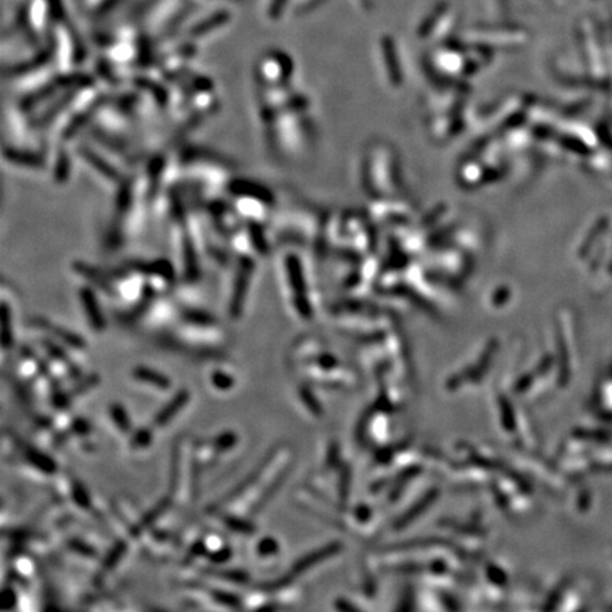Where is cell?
Here are the masks:
<instances>
[{
	"label": "cell",
	"instance_id": "6da1fadb",
	"mask_svg": "<svg viewBox=\"0 0 612 612\" xmlns=\"http://www.w3.org/2000/svg\"><path fill=\"white\" fill-rule=\"evenodd\" d=\"M253 253H233V277L229 299V313L233 319H240L248 295V289L256 271V258Z\"/></svg>",
	"mask_w": 612,
	"mask_h": 612
},
{
	"label": "cell",
	"instance_id": "7a4b0ae2",
	"mask_svg": "<svg viewBox=\"0 0 612 612\" xmlns=\"http://www.w3.org/2000/svg\"><path fill=\"white\" fill-rule=\"evenodd\" d=\"M76 155L81 157V162L90 167L97 177H100L107 186L116 188L126 177V170H124L115 160H111V155H105L98 150L94 145L83 143L76 149Z\"/></svg>",
	"mask_w": 612,
	"mask_h": 612
},
{
	"label": "cell",
	"instance_id": "3957f363",
	"mask_svg": "<svg viewBox=\"0 0 612 612\" xmlns=\"http://www.w3.org/2000/svg\"><path fill=\"white\" fill-rule=\"evenodd\" d=\"M95 291H97L95 288H92L90 284H87V285H84V287L80 288L78 298L81 301L83 311H84V315H85L90 326L95 332L101 333L107 328V320H105L104 312L101 311V306H100V302H98Z\"/></svg>",
	"mask_w": 612,
	"mask_h": 612
},
{
	"label": "cell",
	"instance_id": "277c9868",
	"mask_svg": "<svg viewBox=\"0 0 612 612\" xmlns=\"http://www.w3.org/2000/svg\"><path fill=\"white\" fill-rule=\"evenodd\" d=\"M5 159L13 164V166H19V167H28V169H33V170H39V169H44L47 164L46 157L35 149L30 148H20V146H6L4 150Z\"/></svg>",
	"mask_w": 612,
	"mask_h": 612
},
{
	"label": "cell",
	"instance_id": "5b68a950",
	"mask_svg": "<svg viewBox=\"0 0 612 612\" xmlns=\"http://www.w3.org/2000/svg\"><path fill=\"white\" fill-rule=\"evenodd\" d=\"M188 400H190V392H188V390L187 388H181V390H179L173 397H172V400L170 401H167L163 407H162V410L160 412H157L156 413V416H155V419H153V424L156 426V427H166L181 410L183 408L187 405V402H188Z\"/></svg>",
	"mask_w": 612,
	"mask_h": 612
},
{
	"label": "cell",
	"instance_id": "8992f818",
	"mask_svg": "<svg viewBox=\"0 0 612 612\" xmlns=\"http://www.w3.org/2000/svg\"><path fill=\"white\" fill-rule=\"evenodd\" d=\"M132 377L135 380H138L139 383L149 384L157 390L167 391L172 387V380L166 374H163V373H160L152 367H148V366H136L132 370Z\"/></svg>",
	"mask_w": 612,
	"mask_h": 612
},
{
	"label": "cell",
	"instance_id": "52a82bcc",
	"mask_svg": "<svg viewBox=\"0 0 612 612\" xmlns=\"http://www.w3.org/2000/svg\"><path fill=\"white\" fill-rule=\"evenodd\" d=\"M13 305L9 302V296L6 289L4 288V301H2V347L4 350H9L13 346Z\"/></svg>",
	"mask_w": 612,
	"mask_h": 612
},
{
	"label": "cell",
	"instance_id": "ba28073f",
	"mask_svg": "<svg viewBox=\"0 0 612 612\" xmlns=\"http://www.w3.org/2000/svg\"><path fill=\"white\" fill-rule=\"evenodd\" d=\"M180 318L186 325L194 328H212L217 325V320L212 313L197 308H183Z\"/></svg>",
	"mask_w": 612,
	"mask_h": 612
},
{
	"label": "cell",
	"instance_id": "9c48e42d",
	"mask_svg": "<svg viewBox=\"0 0 612 612\" xmlns=\"http://www.w3.org/2000/svg\"><path fill=\"white\" fill-rule=\"evenodd\" d=\"M23 457L25 460L37 471L43 472V474H54L57 471V465L54 462V460L49 455H46L44 452L39 451L37 448L33 447H26L23 451Z\"/></svg>",
	"mask_w": 612,
	"mask_h": 612
},
{
	"label": "cell",
	"instance_id": "30bf717a",
	"mask_svg": "<svg viewBox=\"0 0 612 612\" xmlns=\"http://www.w3.org/2000/svg\"><path fill=\"white\" fill-rule=\"evenodd\" d=\"M43 326L56 337V339H59V340H61L63 343H66V344H68L70 347H73V349H84L85 347V340L81 337V336H78L77 333H74V332H71V330H68V329H64V328H61V326H56V325H52V323H43Z\"/></svg>",
	"mask_w": 612,
	"mask_h": 612
},
{
	"label": "cell",
	"instance_id": "8fae6325",
	"mask_svg": "<svg viewBox=\"0 0 612 612\" xmlns=\"http://www.w3.org/2000/svg\"><path fill=\"white\" fill-rule=\"evenodd\" d=\"M285 478H287V469H284L280 475H277L275 478H274V481L264 489V492L260 495V498H258V500L254 503V506H253V513H258V512H261V509L274 498V495L278 492V489H280V486H281V484L285 481Z\"/></svg>",
	"mask_w": 612,
	"mask_h": 612
},
{
	"label": "cell",
	"instance_id": "7c38bea8",
	"mask_svg": "<svg viewBox=\"0 0 612 612\" xmlns=\"http://www.w3.org/2000/svg\"><path fill=\"white\" fill-rule=\"evenodd\" d=\"M109 417L122 434H128L131 431V419L122 404L115 402L109 405Z\"/></svg>",
	"mask_w": 612,
	"mask_h": 612
},
{
	"label": "cell",
	"instance_id": "4fadbf2b",
	"mask_svg": "<svg viewBox=\"0 0 612 612\" xmlns=\"http://www.w3.org/2000/svg\"><path fill=\"white\" fill-rule=\"evenodd\" d=\"M170 508V499L164 498L160 502H157L150 510H148V513H145L142 516V519L139 520V526H138V532H140L142 529L150 527L159 517H162L166 510Z\"/></svg>",
	"mask_w": 612,
	"mask_h": 612
},
{
	"label": "cell",
	"instance_id": "5bb4252c",
	"mask_svg": "<svg viewBox=\"0 0 612 612\" xmlns=\"http://www.w3.org/2000/svg\"><path fill=\"white\" fill-rule=\"evenodd\" d=\"M223 523L229 530H232L234 533L247 534V536H251L256 533V526L250 520H246V519L239 517L236 515H224Z\"/></svg>",
	"mask_w": 612,
	"mask_h": 612
},
{
	"label": "cell",
	"instance_id": "9a60e30c",
	"mask_svg": "<svg viewBox=\"0 0 612 612\" xmlns=\"http://www.w3.org/2000/svg\"><path fill=\"white\" fill-rule=\"evenodd\" d=\"M237 441H239V437L236 433L224 431V433L219 434L217 437H215L213 447L217 452H227L237 445Z\"/></svg>",
	"mask_w": 612,
	"mask_h": 612
},
{
	"label": "cell",
	"instance_id": "2e32d148",
	"mask_svg": "<svg viewBox=\"0 0 612 612\" xmlns=\"http://www.w3.org/2000/svg\"><path fill=\"white\" fill-rule=\"evenodd\" d=\"M210 381L213 387L219 391H230L236 384L234 377L223 370H215L210 376Z\"/></svg>",
	"mask_w": 612,
	"mask_h": 612
},
{
	"label": "cell",
	"instance_id": "e0dca14e",
	"mask_svg": "<svg viewBox=\"0 0 612 612\" xmlns=\"http://www.w3.org/2000/svg\"><path fill=\"white\" fill-rule=\"evenodd\" d=\"M126 553V543L124 541H118L111 551L107 554V557L104 558V568L105 570H112L115 568V565L121 561V558L124 557V554Z\"/></svg>",
	"mask_w": 612,
	"mask_h": 612
},
{
	"label": "cell",
	"instance_id": "ac0fdd59",
	"mask_svg": "<svg viewBox=\"0 0 612 612\" xmlns=\"http://www.w3.org/2000/svg\"><path fill=\"white\" fill-rule=\"evenodd\" d=\"M212 596H213L215 602H219L227 608H240L241 606L240 596H237L233 592H227V591H222V589H213Z\"/></svg>",
	"mask_w": 612,
	"mask_h": 612
},
{
	"label": "cell",
	"instance_id": "d6986e66",
	"mask_svg": "<svg viewBox=\"0 0 612 612\" xmlns=\"http://www.w3.org/2000/svg\"><path fill=\"white\" fill-rule=\"evenodd\" d=\"M280 551V544L274 537L265 536L257 544L258 557H271Z\"/></svg>",
	"mask_w": 612,
	"mask_h": 612
},
{
	"label": "cell",
	"instance_id": "ffe728a7",
	"mask_svg": "<svg viewBox=\"0 0 612 612\" xmlns=\"http://www.w3.org/2000/svg\"><path fill=\"white\" fill-rule=\"evenodd\" d=\"M71 496H73V500H74V503H76L77 506H80V508H83V509H90V506H91V499H90V495H88V492H87V489L84 488L83 484L76 482V484L73 485Z\"/></svg>",
	"mask_w": 612,
	"mask_h": 612
},
{
	"label": "cell",
	"instance_id": "44dd1931",
	"mask_svg": "<svg viewBox=\"0 0 612 612\" xmlns=\"http://www.w3.org/2000/svg\"><path fill=\"white\" fill-rule=\"evenodd\" d=\"M150 443H152V433H150V430H148V428L136 430V431L132 434L131 445H132V448H135V450H143V448H148V447L150 445Z\"/></svg>",
	"mask_w": 612,
	"mask_h": 612
},
{
	"label": "cell",
	"instance_id": "7402d4cb",
	"mask_svg": "<svg viewBox=\"0 0 612 612\" xmlns=\"http://www.w3.org/2000/svg\"><path fill=\"white\" fill-rule=\"evenodd\" d=\"M216 574L220 575L223 580H229L236 584H247L250 581L248 574L241 570H222V571H216Z\"/></svg>",
	"mask_w": 612,
	"mask_h": 612
},
{
	"label": "cell",
	"instance_id": "603a6c76",
	"mask_svg": "<svg viewBox=\"0 0 612 612\" xmlns=\"http://www.w3.org/2000/svg\"><path fill=\"white\" fill-rule=\"evenodd\" d=\"M68 547H70L74 553H78V554H81V556H84V557H90V558H95V557H97V551H95V548H92L90 544H87V543H84V541H81V540H78V539H73V540H70V541H68Z\"/></svg>",
	"mask_w": 612,
	"mask_h": 612
},
{
	"label": "cell",
	"instance_id": "cb8c5ba5",
	"mask_svg": "<svg viewBox=\"0 0 612 612\" xmlns=\"http://www.w3.org/2000/svg\"><path fill=\"white\" fill-rule=\"evenodd\" d=\"M209 560L212 561V563H215V564H224L226 561H229L230 560V557H232V550L229 548V547H220V548H216V550H212V551H209Z\"/></svg>",
	"mask_w": 612,
	"mask_h": 612
},
{
	"label": "cell",
	"instance_id": "d4e9b609",
	"mask_svg": "<svg viewBox=\"0 0 612 612\" xmlns=\"http://www.w3.org/2000/svg\"><path fill=\"white\" fill-rule=\"evenodd\" d=\"M2 601H4V605H2L4 609H11V608H13L16 605L18 595H16L13 587H6L4 589V592H2Z\"/></svg>",
	"mask_w": 612,
	"mask_h": 612
},
{
	"label": "cell",
	"instance_id": "484cf974",
	"mask_svg": "<svg viewBox=\"0 0 612 612\" xmlns=\"http://www.w3.org/2000/svg\"><path fill=\"white\" fill-rule=\"evenodd\" d=\"M71 431L80 437H84V436L90 434L91 426L84 419H76L71 424Z\"/></svg>",
	"mask_w": 612,
	"mask_h": 612
}]
</instances>
